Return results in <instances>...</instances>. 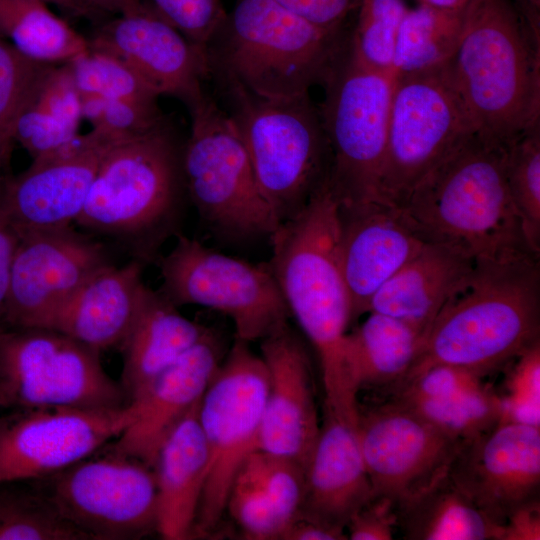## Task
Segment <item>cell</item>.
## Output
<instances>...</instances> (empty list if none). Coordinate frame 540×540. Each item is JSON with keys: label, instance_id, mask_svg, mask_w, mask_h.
I'll use <instances>...</instances> for the list:
<instances>
[{"label": "cell", "instance_id": "cell-15", "mask_svg": "<svg viewBox=\"0 0 540 540\" xmlns=\"http://www.w3.org/2000/svg\"><path fill=\"white\" fill-rule=\"evenodd\" d=\"M119 408L34 407L0 416V483L52 476L115 440L133 422Z\"/></svg>", "mask_w": 540, "mask_h": 540}, {"label": "cell", "instance_id": "cell-36", "mask_svg": "<svg viewBox=\"0 0 540 540\" xmlns=\"http://www.w3.org/2000/svg\"><path fill=\"white\" fill-rule=\"evenodd\" d=\"M509 194L531 251L540 255V124L505 149Z\"/></svg>", "mask_w": 540, "mask_h": 540}, {"label": "cell", "instance_id": "cell-13", "mask_svg": "<svg viewBox=\"0 0 540 540\" xmlns=\"http://www.w3.org/2000/svg\"><path fill=\"white\" fill-rule=\"evenodd\" d=\"M175 246L159 259V291L174 305H201L233 321L236 338L261 340L290 315L269 264H252L177 234Z\"/></svg>", "mask_w": 540, "mask_h": 540}, {"label": "cell", "instance_id": "cell-16", "mask_svg": "<svg viewBox=\"0 0 540 540\" xmlns=\"http://www.w3.org/2000/svg\"><path fill=\"white\" fill-rule=\"evenodd\" d=\"M2 325L46 328L91 275L114 263L108 244L73 225L19 232Z\"/></svg>", "mask_w": 540, "mask_h": 540}, {"label": "cell", "instance_id": "cell-48", "mask_svg": "<svg viewBox=\"0 0 540 540\" xmlns=\"http://www.w3.org/2000/svg\"><path fill=\"white\" fill-rule=\"evenodd\" d=\"M539 536V500L517 509L507 517L503 524L502 540H539Z\"/></svg>", "mask_w": 540, "mask_h": 540}, {"label": "cell", "instance_id": "cell-34", "mask_svg": "<svg viewBox=\"0 0 540 540\" xmlns=\"http://www.w3.org/2000/svg\"><path fill=\"white\" fill-rule=\"evenodd\" d=\"M0 540H87L32 482L0 483Z\"/></svg>", "mask_w": 540, "mask_h": 540}, {"label": "cell", "instance_id": "cell-42", "mask_svg": "<svg viewBox=\"0 0 540 540\" xmlns=\"http://www.w3.org/2000/svg\"><path fill=\"white\" fill-rule=\"evenodd\" d=\"M82 117L92 129L121 139L144 133L165 117L158 103L81 94Z\"/></svg>", "mask_w": 540, "mask_h": 540}, {"label": "cell", "instance_id": "cell-37", "mask_svg": "<svg viewBox=\"0 0 540 540\" xmlns=\"http://www.w3.org/2000/svg\"><path fill=\"white\" fill-rule=\"evenodd\" d=\"M408 8L405 0H362L349 37L352 57L366 68L393 76L397 36Z\"/></svg>", "mask_w": 540, "mask_h": 540}, {"label": "cell", "instance_id": "cell-33", "mask_svg": "<svg viewBox=\"0 0 540 540\" xmlns=\"http://www.w3.org/2000/svg\"><path fill=\"white\" fill-rule=\"evenodd\" d=\"M464 9L418 4L408 8L400 25L393 76L430 69L449 61L461 39Z\"/></svg>", "mask_w": 540, "mask_h": 540}, {"label": "cell", "instance_id": "cell-6", "mask_svg": "<svg viewBox=\"0 0 540 540\" xmlns=\"http://www.w3.org/2000/svg\"><path fill=\"white\" fill-rule=\"evenodd\" d=\"M274 0H236L206 47L210 76L261 98H289L323 86L349 47Z\"/></svg>", "mask_w": 540, "mask_h": 540}, {"label": "cell", "instance_id": "cell-29", "mask_svg": "<svg viewBox=\"0 0 540 540\" xmlns=\"http://www.w3.org/2000/svg\"><path fill=\"white\" fill-rule=\"evenodd\" d=\"M425 332L395 317L369 312L345 338L344 355L351 384L391 386L403 380L420 349Z\"/></svg>", "mask_w": 540, "mask_h": 540}, {"label": "cell", "instance_id": "cell-50", "mask_svg": "<svg viewBox=\"0 0 540 540\" xmlns=\"http://www.w3.org/2000/svg\"><path fill=\"white\" fill-rule=\"evenodd\" d=\"M96 15L99 13L122 14L137 7L142 0H82Z\"/></svg>", "mask_w": 540, "mask_h": 540}, {"label": "cell", "instance_id": "cell-21", "mask_svg": "<svg viewBox=\"0 0 540 540\" xmlns=\"http://www.w3.org/2000/svg\"><path fill=\"white\" fill-rule=\"evenodd\" d=\"M260 341L268 390L258 450L290 458L306 471L320 430L308 353L288 323Z\"/></svg>", "mask_w": 540, "mask_h": 540}, {"label": "cell", "instance_id": "cell-1", "mask_svg": "<svg viewBox=\"0 0 540 540\" xmlns=\"http://www.w3.org/2000/svg\"><path fill=\"white\" fill-rule=\"evenodd\" d=\"M340 208L324 185L293 218L272 234L269 266L289 312L315 348L324 386V408L356 413L344 346L352 319L339 263Z\"/></svg>", "mask_w": 540, "mask_h": 540}, {"label": "cell", "instance_id": "cell-30", "mask_svg": "<svg viewBox=\"0 0 540 540\" xmlns=\"http://www.w3.org/2000/svg\"><path fill=\"white\" fill-rule=\"evenodd\" d=\"M82 119L81 94L70 67L68 63L55 64L17 115L12 139L35 160L74 141Z\"/></svg>", "mask_w": 540, "mask_h": 540}, {"label": "cell", "instance_id": "cell-25", "mask_svg": "<svg viewBox=\"0 0 540 540\" xmlns=\"http://www.w3.org/2000/svg\"><path fill=\"white\" fill-rule=\"evenodd\" d=\"M144 264L130 259L109 264L84 281L53 313L46 328L98 351L122 345L131 332L148 288Z\"/></svg>", "mask_w": 540, "mask_h": 540}, {"label": "cell", "instance_id": "cell-19", "mask_svg": "<svg viewBox=\"0 0 540 540\" xmlns=\"http://www.w3.org/2000/svg\"><path fill=\"white\" fill-rule=\"evenodd\" d=\"M116 140L92 129L60 150L32 160L0 187V214L17 233L75 224L101 161Z\"/></svg>", "mask_w": 540, "mask_h": 540}, {"label": "cell", "instance_id": "cell-51", "mask_svg": "<svg viewBox=\"0 0 540 540\" xmlns=\"http://www.w3.org/2000/svg\"><path fill=\"white\" fill-rule=\"evenodd\" d=\"M530 26L540 31V0H512Z\"/></svg>", "mask_w": 540, "mask_h": 540}, {"label": "cell", "instance_id": "cell-11", "mask_svg": "<svg viewBox=\"0 0 540 540\" xmlns=\"http://www.w3.org/2000/svg\"><path fill=\"white\" fill-rule=\"evenodd\" d=\"M129 403L100 351L49 328L0 324V409L119 408Z\"/></svg>", "mask_w": 540, "mask_h": 540}, {"label": "cell", "instance_id": "cell-8", "mask_svg": "<svg viewBox=\"0 0 540 540\" xmlns=\"http://www.w3.org/2000/svg\"><path fill=\"white\" fill-rule=\"evenodd\" d=\"M182 168L200 218L230 238L271 237L280 223L263 197L244 143L227 111L208 94L188 109Z\"/></svg>", "mask_w": 540, "mask_h": 540}, {"label": "cell", "instance_id": "cell-40", "mask_svg": "<svg viewBox=\"0 0 540 540\" xmlns=\"http://www.w3.org/2000/svg\"><path fill=\"white\" fill-rule=\"evenodd\" d=\"M55 64L31 59L0 37V139L13 145L12 130L26 100Z\"/></svg>", "mask_w": 540, "mask_h": 540}, {"label": "cell", "instance_id": "cell-24", "mask_svg": "<svg viewBox=\"0 0 540 540\" xmlns=\"http://www.w3.org/2000/svg\"><path fill=\"white\" fill-rule=\"evenodd\" d=\"M323 412V421L305 471L302 510L345 529L352 516L374 494L359 444L358 414L327 408H323Z\"/></svg>", "mask_w": 540, "mask_h": 540}, {"label": "cell", "instance_id": "cell-53", "mask_svg": "<svg viewBox=\"0 0 540 540\" xmlns=\"http://www.w3.org/2000/svg\"><path fill=\"white\" fill-rule=\"evenodd\" d=\"M12 146L0 139V187L9 176L6 171L11 158Z\"/></svg>", "mask_w": 540, "mask_h": 540}, {"label": "cell", "instance_id": "cell-45", "mask_svg": "<svg viewBox=\"0 0 540 540\" xmlns=\"http://www.w3.org/2000/svg\"><path fill=\"white\" fill-rule=\"evenodd\" d=\"M398 525L396 505L388 498L373 497L346 525L348 539L390 540Z\"/></svg>", "mask_w": 540, "mask_h": 540}, {"label": "cell", "instance_id": "cell-44", "mask_svg": "<svg viewBox=\"0 0 540 540\" xmlns=\"http://www.w3.org/2000/svg\"><path fill=\"white\" fill-rule=\"evenodd\" d=\"M190 42L206 50L226 16L221 0H149Z\"/></svg>", "mask_w": 540, "mask_h": 540}, {"label": "cell", "instance_id": "cell-10", "mask_svg": "<svg viewBox=\"0 0 540 540\" xmlns=\"http://www.w3.org/2000/svg\"><path fill=\"white\" fill-rule=\"evenodd\" d=\"M394 77L358 63L349 47L323 85L319 107L331 151L329 187L341 208L381 203Z\"/></svg>", "mask_w": 540, "mask_h": 540}, {"label": "cell", "instance_id": "cell-12", "mask_svg": "<svg viewBox=\"0 0 540 540\" xmlns=\"http://www.w3.org/2000/svg\"><path fill=\"white\" fill-rule=\"evenodd\" d=\"M267 390L263 359L252 352L248 342L236 338L198 407L209 462L195 535H205L217 527L237 472L259 449Z\"/></svg>", "mask_w": 540, "mask_h": 540}, {"label": "cell", "instance_id": "cell-3", "mask_svg": "<svg viewBox=\"0 0 540 540\" xmlns=\"http://www.w3.org/2000/svg\"><path fill=\"white\" fill-rule=\"evenodd\" d=\"M539 258L477 261L425 333L400 387L434 365L480 376L495 371L540 341Z\"/></svg>", "mask_w": 540, "mask_h": 540}, {"label": "cell", "instance_id": "cell-39", "mask_svg": "<svg viewBox=\"0 0 540 540\" xmlns=\"http://www.w3.org/2000/svg\"><path fill=\"white\" fill-rule=\"evenodd\" d=\"M225 511L248 539H281L288 525L264 489L244 468L239 469L232 482Z\"/></svg>", "mask_w": 540, "mask_h": 540}, {"label": "cell", "instance_id": "cell-20", "mask_svg": "<svg viewBox=\"0 0 540 540\" xmlns=\"http://www.w3.org/2000/svg\"><path fill=\"white\" fill-rule=\"evenodd\" d=\"M88 46L118 58L159 96L175 97L188 109L206 94V50L190 42L149 2L101 25L88 38Z\"/></svg>", "mask_w": 540, "mask_h": 540}, {"label": "cell", "instance_id": "cell-7", "mask_svg": "<svg viewBox=\"0 0 540 540\" xmlns=\"http://www.w3.org/2000/svg\"><path fill=\"white\" fill-rule=\"evenodd\" d=\"M224 92L259 189L281 224L329 181L331 151L319 107L310 93L261 98L230 88Z\"/></svg>", "mask_w": 540, "mask_h": 540}, {"label": "cell", "instance_id": "cell-18", "mask_svg": "<svg viewBox=\"0 0 540 540\" xmlns=\"http://www.w3.org/2000/svg\"><path fill=\"white\" fill-rule=\"evenodd\" d=\"M448 476L503 529L510 514L539 500L540 427L500 421L462 444Z\"/></svg>", "mask_w": 540, "mask_h": 540}, {"label": "cell", "instance_id": "cell-43", "mask_svg": "<svg viewBox=\"0 0 540 540\" xmlns=\"http://www.w3.org/2000/svg\"><path fill=\"white\" fill-rule=\"evenodd\" d=\"M499 395L502 419L540 427V341L516 357Z\"/></svg>", "mask_w": 540, "mask_h": 540}, {"label": "cell", "instance_id": "cell-27", "mask_svg": "<svg viewBox=\"0 0 540 540\" xmlns=\"http://www.w3.org/2000/svg\"><path fill=\"white\" fill-rule=\"evenodd\" d=\"M476 261L450 248L425 244L373 296L368 312L403 320L427 332L471 275Z\"/></svg>", "mask_w": 540, "mask_h": 540}, {"label": "cell", "instance_id": "cell-38", "mask_svg": "<svg viewBox=\"0 0 540 540\" xmlns=\"http://www.w3.org/2000/svg\"><path fill=\"white\" fill-rule=\"evenodd\" d=\"M80 94L158 103L160 97L118 58L88 48L68 62Z\"/></svg>", "mask_w": 540, "mask_h": 540}, {"label": "cell", "instance_id": "cell-23", "mask_svg": "<svg viewBox=\"0 0 540 540\" xmlns=\"http://www.w3.org/2000/svg\"><path fill=\"white\" fill-rule=\"evenodd\" d=\"M222 359L221 345L210 332L129 402L135 419L111 448L152 467L161 443L201 400Z\"/></svg>", "mask_w": 540, "mask_h": 540}, {"label": "cell", "instance_id": "cell-2", "mask_svg": "<svg viewBox=\"0 0 540 540\" xmlns=\"http://www.w3.org/2000/svg\"><path fill=\"white\" fill-rule=\"evenodd\" d=\"M505 149L474 134L414 188L397 209L424 243L476 262L539 258L509 194Z\"/></svg>", "mask_w": 540, "mask_h": 540}, {"label": "cell", "instance_id": "cell-46", "mask_svg": "<svg viewBox=\"0 0 540 540\" xmlns=\"http://www.w3.org/2000/svg\"><path fill=\"white\" fill-rule=\"evenodd\" d=\"M291 12L329 31L345 29L362 0H274Z\"/></svg>", "mask_w": 540, "mask_h": 540}, {"label": "cell", "instance_id": "cell-31", "mask_svg": "<svg viewBox=\"0 0 540 540\" xmlns=\"http://www.w3.org/2000/svg\"><path fill=\"white\" fill-rule=\"evenodd\" d=\"M409 540H502L503 529L487 518L448 474L397 508Z\"/></svg>", "mask_w": 540, "mask_h": 540}, {"label": "cell", "instance_id": "cell-22", "mask_svg": "<svg viewBox=\"0 0 540 540\" xmlns=\"http://www.w3.org/2000/svg\"><path fill=\"white\" fill-rule=\"evenodd\" d=\"M339 208V263L355 319L368 312L377 291L426 243L396 207L370 203Z\"/></svg>", "mask_w": 540, "mask_h": 540}, {"label": "cell", "instance_id": "cell-52", "mask_svg": "<svg viewBox=\"0 0 540 540\" xmlns=\"http://www.w3.org/2000/svg\"><path fill=\"white\" fill-rule=\"evenodd\" d=\"M47 4H53L74 16L90 17L94 16L91 10L82 0H42Z\"/></svg>", "mask_w": 540, "mask_h": 540}, {"label": "cell", "instance_id": "cell-4", "mask_svg": "<svg viewBox=\"0 0 540 540\" xmlns=\"http://www.w3.org/2000/svg\"><path fill=\"white\" fill-rule=\"evenodd\" d=\"M446 64L479 137L507 147L540 124V31L512 0H469Z\"/></svg>", "mask_w": 540, "mask_h": 540}, {"label": "cell", "instance_id": "cell-49", "mask_svg": "<svg viewBox=\"0 0 540 540\" xmlns=\"http://www.w3.org/2000/svg\"><path fill=\"white\" fill-rule=\"evenodd\" d=\"M17 241V232L0 214V315L7 296L11 265Z\"/></svg>", "mask_w": 540, "mask_h": 540}, {"label": "cell", "instance_id": "cell-32", "mask_svg": "<svg viewBox=\"0 0 540 540\" xmlns=\"http://www.w3.org/2000/svg\"><path fill=\"white\" fill-rule=\"evenodd\" d=\"M0 37L27 57L64 64L87 51L88 38L42 0H0Z\"/></svg>", "mask_w": 540, "mask_h": 540}, {"label": "cell", "instance_id": "cell-5", "mask_svg": "<svg viewBox=\"0 0 540 540\" xmlns=\"http://www.w3.org/2000/svg\"><path fill=\"white\" fill-rule=\"evenodd\" d=\"M184 143L166 118L106 151L75 224L145 263L174 230L186 188Z\"/></svg>", "mask_w": 540, "mask_h": 540}, {"label": "cell", "instance_id": "cell-54", "mask_svg": "<svg viewBox=\"0 0 540 540\" xmlns=\"http://www.w3.org/2000/svg\"><path fill=\"white\" fill-rule=\"evenodd\" d=\"M420 5H426L441 9H460L463 8L469 0H416Z\"/></svg>", "mask_w": 540, "mask_h": 540}, {"label": "cell", "instance_id": "cell-41", "mask_svg": "<svg viewBox=\"0 0 540 540\" xmlns=\"http://www.w3.org/2000/svg\"><path fill=\"white\" fill-rule=\"evenodd\" d=\"M241 467L257 480L288 524L302 510L306 475L299 463L284 456L256 450Z\"/></svg>", "mask_w": 540, "mask_h": 540}, {"label": "cell", "instance_id": "cell-47", "mask_svg": "<svg viewBox=\"0 0 540 540\" xmlns=\"http://www.w3.org/2000/svg\"><path fill=\"white\" fill-rule=\"evenodd\" d=\"M345 529L319 520L301 510L288 524L281 539L286 540H343Z\"/></svg>", "mask_w": 540, "mask_h": 540}, {"label": "cell", "instance_id": "cell-17", "mask_svg": "<svg viewBox=\"0 0 540 540\" xmlns=\"http://www.w3.org/2000/svg\"><path fill=\"white\" fill-rule=\"evenodd\" d=\"M357 433L374 497L396 508L445 477L464 443L394 401L359 409Z\"/></svg>", "mask_w": 540, "mask_h": 540}, {"label": "cell", "instance_id": "cell-26", "mask_svg": "<svg viewBox=\"0 0 540 540\" xmlns=\"http://www.w3.org/2000/svg\"><path fill=\"white\" fill-rule=\"evenodd\" d=\"M199 403L168 433L151 467L156 484L155 530L166 540L195 535L209 462L198 419Z\"/></svg>", "mask_w": 540, "mask_h": 540}, {"label": "cell", "instance_id": "cell-14", "mask_svg": "<svg viewBox=\"0 0 540 540\" xmlns=\"http://www.w3.org/2000/svg\"><path fill=\"white\" fill-rule=\"evenodd\" d=\"M32 483L87 540L133 539L155 529L152 468L111 447Z\"/></svg>", "mask_w": 540, "mask_h": 540}, {"label": "cell", "instance_id": "cell-35", "mask_svg": "<svg viewBox=\"0 0 540 540\" xmlns=\"http://www.w3.org/2000/svg\"><path fill=\"white\" fill-rule=\"evenodd\" d=\"M392 401L463 442L489 431L502 419L499 396L486 385L441 398Z\"/></svg>", "mask_w": 540, "mask_h": 540}, {"label": "cell", "instance_id": "cell-28", "mask_svg": "<svg viewBox=\"0 0 540 540\" xmlns=\"http://www.w3.org/2000/svg\"><path fill=\"white\" fill-rule=\"evenodd\" d=\"M210 332L183 316L159 290L148 288L139 316L119 348L123 354L120 384L128 401Z\"/></svg>", "mask_w": 540, "mask_h": 540}, {"label": "cell", "instance_id": "cell-9", "mask_svg": "<svg viewBox=\"0 0 540 540\" xmlns=\"http://www.w3.org/2000/svg\"><path fill=\"white\" fill-rule=\"evenodd\" d=\"M474 134L446 63L395 76L380 202L400 207L434 168Z\"/></svg>", "mask_w": 540, "mask_h": 540}]
</instances>
